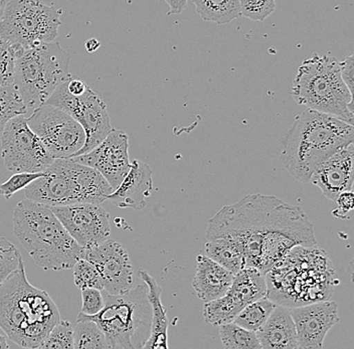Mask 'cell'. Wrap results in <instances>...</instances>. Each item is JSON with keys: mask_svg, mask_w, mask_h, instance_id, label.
Returning a JSON list of instances; mask_svg holds the SVG:
<instances>
[{"mask_svg": "<svg viewBox=\"0 0 354 349\" xmlns=\"http://www.w3.org/2000/svg\"><path fill=\"white\" fill-rule=\"evenodd\" d=\"M207 238L231 240L242 251L245 267L265 275L295 247L317 244L313 225L300 207L261 194L223 207L210 218Z\"/></svg>", "mask_w": 354, "mask_h": 349, "instance_id": "cell-1", "label": "cell"}, {"mask_svg": "<svg viewBox=\"0 0 354 349\" xmlns=\"http://www.w3.org/2000/svg\"><path fill=\"white\" fill-rule=\"evenodd\" d=\"M353 140V125L307 108L283 138L281 163L296 180L310 182L319 163Z\"/></svg>", "mask_w": 354, "mask_h": 349, "instance_id": "cell-2", "label": "cell"}, {"mask_svg": "<svg viewBox=\"0 0 354 349\" xmlns=\"http://www.w3.org/2000/svg\"><path fill=\"white\" fill-rule=\"evenodd\" d=\"M59 320L54 300L28 282L24 262L0 284V328L17 346L39 348Z\"/></svg>", "mask_w": 354, "mask_h": 349, "instance_id": "cell-3", "label": "cell"}, {"mask_svg": "<svg viewBox=\"0 0 354 349\" xmlns=\"http://www.w3.org/2000/svg\"><path fill=\"white\" fill-rule=\"evenodd\" d=\"M268 297L276 304L302 306L328 300L334 270L324 251L297 246L266 274Z\"/></svg>", "mask_w": 354, "mask_h": 349, "instance_id": "cell-4", "label": "cell"}, {"mask_svg": "<svg viewBox=\"0 0 354 349\" xmlns=\"http://www.w3.org/2000/svg\"><path fill=\"white\" fill-rule=\"evenodd\" d=\"M12 223L15 237L44 270H70L81 257V247L48 205L26 198L15 207Z\"/></svg>", "mask_w": 354, "mask_h": 349, "instance_id": "cell-5", "label": "cell"}, {"mask_svg": "<svg viewBox=\"0 0 354 349\" xmlns=\"http://www.w3.org/2000/svg\"><path fill=\"white\" fill-rule=\"evenodd\" d=\"M113 191L96 169L72 158H57L44 170V176L24 189L28 200L48 207L73 203H98Z\"/></svg>", "mask_w": 354, "mask_h": 349, "instance_id": "cell-6", "label": "cell"}, {"mask_svg": "<svg viewBox=\"0 0 354 349\" xmlns=\"http://www.w3.org/2000/svg\"><path fill=\"white\" fill-rule=\"evenodd\" d=\"M292 97L299 105L353 125V94L342 81L340 62L314 54L305 59L293 81Z\"/></svg>", "mask_w": 354, "mask_h": 349, "instance_id": "cell-7", "label": "cell"}, {"mask_svg": "<svg viewBox=\"0 0 354 349\" xmlns=\"http://www.w3.org/2000/svg\"><path fill=\"white\" fill-rule=\"evenodd\" d=\"M105 305L97 314L80 313L77 320L96 322L110 349H142L151 332V305L147 285H138L121 295L106 294Z\"/></svg>", "mask_w": 354, "mask_h": 349, "instance_id": "cell-8", "label": "cell"}, {"mask_svg": "<svg viewBox=\"0 0 354 349\" xmlns=\"http://www.w3.org/2000/svg\"><path fill=\"white\" fill-rule=\"evenodd\" d=\"M17 46L13 83L28 112L46 103L70 74L71 57L59 43Z\"/></svg>", "mask_w": 354, "mask_h": 349, "instance_id": "cell-9", "label": "cell"}, {"mask_svg": "<svg viewBox=\"0 0 354 349\" xmlns=\"http://www.w3.org/2000/svg\"><path fill=\"white\" fill-rule=\"evenodd\" d=\"M61 12L41 0H10L0 21V37L12 45L32 48L54 41Z\"/></svg>", "mask_w": 354, "mask_h": 349, "instance_id": "cell-10", "label": "cell"}, {"mask_svg": "<svg viewBox=\"0 0 354 349\" xmlns=\"http://www.w3.org/2000/svg\"><path fill=\"white\" fill-rule=\"evenodd\" d=\"M26 119L33 133L54 159L74 158L85 144L83 127L59 107L41 104Z\"/></svg>", "mask_w": 354, "mask_h": 349, "instance_id": "cell-11", "label": "cell"}, {"mask_svg": "<svg viewBox=\"0 0 354 349\" xmlns=\"http://www.w3.org/2000/svg\"><path fill=\"white\" fill-rule=\"evenodd\" d=\"M66 81L55 90L46 103L64 110L83 127L86 140L77 153L76 156H79L99 145L113 128L107 106L99 93L88 87L81 96H74L66 89Z\"/></svg>", "mask_w": 354, "mask_h": 349, "instance_id": "cell-12", "label": "cell"}, {"mask_svg": "<svg viewBox=\"0 0 354 349\" xmlns=\"http://www.w3.org/2000/svg\"><path fill=\"white\" fill-rule=\"evenodd\" d=\"M1 156L11 172L44 171L54 158L28 124L24 115L8 121L2 130Z\"/></svg>", "mask_w": 354, "mask_h": 349, "instance_id": "cell-13", "label": "cell"}, {"mask_svg": "<svg viewBox=\"0 0 354 349\" xmlns=\"http://www.w3.org/2000/svg\"><path fill=\"white\" fill-rule=\"evenodd\" d=\"M50 207L82 249L97 246L109 238L110 216L98 203H73Z\"/></svg>", "mask_w": 354, "mask_h": 349, "instance_id": "cell-14", "label": "cell"}, {"mask_svg": "<svg viewBox=\"0 0 354 349\" xmlns=\"http://www.w3.org/2000/svg\"><path fill=\"white\" fill-rule=\"evenodd\" d=\"M80 259L87 260L96 267L106 293L121 295L133 288L131 261L120 243L107 238L97 246L82 249Z\"/></svg>", "mask_w": 354, "mask_h": 349, "instance_id": "cell-15", "label": "cell"}, {"mask_svg": "<svg viewBox=\"0 0 354 349\" xmlns=\"http://www.w3.org/2000/svg\"><path fill=\"white\" fill-rule=\"evenodd\" d=\"M128 150L129 138L127 134L122 130L112 129L96 147L72 159L99 171L114 191L127 176L131 167Z\"/></svg>", "mask_w": 354, "mask_h": 349, "instance_id": "cell-16", "label": "cell"}, {"mask_svg": "<svg viewBox=\"0 0 354 349\" xmlns=\"http://www.w3.org/2000/svg\"><path fill=\"white\" fill-rule=\"evenodd\" d=\"M296 327L298 348L320 349L327 332L339 322L335 302L324 300L290 309Z\"/></svg>", "mask_w": 354, "mask_h": 349, "instance_id": "cell-17", "label": "cell"}, {"mask_svg": "<svg viewBox=\"0 0 354 349\" xmlns=\"http://www.w3.org/2000/svg\"><path fill=\"white\" fill-rule=\"evenodd\" d=\"M353 143L340 148L335 153L323 160L314 169L310 182L319 187L325 198L335 202L343 191H353Z\"/></svg>", "mask_w": 354, "mask_h": 349, "instance_id": "cell-18", "label": "cell"}, {"mask_svg": "<svg viewBox=\"0 0 354 349\" xmlns=\"http://www.w3.org/2000/svg\"><path fill=\"white\" fill-rule=\"evenodd\" d=\"M153 171L149 165L141 160H133L127 176L109 196L115 207L120 209H133L140 211L146 205V198H149L153 189L152 180Z\"/></svg>", "mask_w": 354, "mask_h": 349, "instance_id": "cell-19", "label": "cell"}, {"mask_svg": "<svg viewBox=\"0 0 354 349\" xmlns=\"http://www.w3.org/2000/svg\"><path fill=\"white\" fill-rule=\"evenodd\" d=\"M234 274L205 255L196 258V273L192 287L201 301L209 302L223 297L231 287Z\"/></svg>", "mask_w": 354, "mask_h": 349, "instance_id": "cell-20", "label": "cell"}, {"mask_svg": "<svg viewBox=\"0 0 354 349\" xmlns=\"http://www.w3.org/2000/svg\"><path fill=\"white\" fill-rule=\"evenodd\" d=\"M263 349L298 348L296 327L289 307L277 304L262 327L256 331Z\"/></svg>", "mask_w": 354, "mask_h": 349, "instance_id": "cell-21", "label": "cell"}, {"mask_svg": "<svg viewBox=\"0 0 354 349\" xmlns=\"http://www.w3.org/2000/svg\"><path fill=\"white\" fill-rule=\"evenodd\" d=\"M141 279L147 285L148 299L151 305L152 321L151 332L143 348L158 349L168 348L167 328L168 321L166 311L161 303L162 289L157 284L156 280L148 272L139 271Z\"/></svg>", "mask_w": 354, "mask_h": 349, "instance_id": "cell-22", "label": "cell"}, {"mask_svg": "<svg viewBox=\"0 0 354 349\" xmlns=\"http://www.w3.org/2000/svg\"><path fill=\"white\" fill-rule=\"evenodd\" d=\"M227 293L243 306L268 297L266 275L254 267H245L234 274L231 287Z\"/></svg>", "mask_w": 354, "mask_h": 349, "instance_id": "cell-23", "label": "cell"}, {"mask_svg": "<svg viewBox=\"0 0 354 349\" xmlns=\"http://www.w3.org/2000/svg\"><path fill=\"white\" fill-rule=\"evenodd\" d=\"M205 256L220 264L232 274L245 268V261L242 251L227 238H210L205 243Z\"/></svg>", "mask_w": 354, "mask_h": 349, "instance_id": "cell-24", "label": "cell"}, {"mask_svg": "<svg viewBox=\"0 0 354 349\" xmlns=\"http://www.w3.org/2000/svg\"><path fill=\"white\" fill-rule=\"evenodd\" d=\"M205 21L227 24L241 17L240 0H192Z\"/></svg>", "mask_w": 354, "mask_h": 349, "instance_id": "cell-25", "label": "cell"}, {"mask_svg": "<svg viewBox=\"0 0 354 349\" xmlns=\"http://www.w3.org/2000/svg\"><path fill=\"white\" fill-rule=\"evenodd\" d=\"M243 307L241 302L227 293L218 299L205 302L203 305V317L210 326H221L234 322V318Z\"/></svg>", "mask_w": 354, "mask_h": 349, "instance_id": "cell-26", "label": "cell"}, {"mask_svg": "<svg viewBox=\"0 0 354 349\" xmlns=\"http://www.w3.org/2000/svg\"><path fill=\"white\" fill-rule=\"evenodd\" d=\"M276 305L269 297L257 300L243 307L242 311L234 318V322L248 330L256 332L267 321Z\"/></svg>", "mask_w": 354, "mask_h": 349, "instance_id": "cell-27", "label": "cell"}, {"mask_svg": "<svg viewBox=\"0 0 354 349\" xmlns=\"http://www.w3.org/2000/svg\"><path fill=\"white\" fill-rule=\"evenodd\" d=\"M220 337L223 346L227 349H262L258 335L234 322L223 324Z\"/></svg>", "mask_w": 354, "mask_h": 349, "instance_id": "cell-28", "label": "cell"}, {"mask_svg": "<svg viewBox=\"0 0 354 349\" xmlns=\"http://www.w3.org/2000/svg\"><path fill=\"white\" fill-rule=\"evenodd\" d=\"M75 349H108L109 344L102 329L92 320H77L74 327Z\"/></svg>", "mask_w": 354, "mask_h": 349, "instance_id": "cell-29", "label": "cell"}, {"mask_svg": "<svg viewBox=\"0 0 354 349\" xmlns=\"http://www.w3.org/2000/svg\"><path fill=\"white\" fill-rule=\"evenodd\" d=\"M26 114L28 109L15 86H0V134L8 121Z\"/></svg>", "mask_w": 354, "mask_h": 349, "instance_id": "cell-30", "label": "cell"}, {"mask_svg": "<svg viewBox=\"0 0 354 349\" xmlns=\"http://www.w3.org/2000/svg\"><path fill=\"white\" fill-rule=\"evenodd\" d=\"M70 348H74V327L66 320H59L39 346V349Z\"/></svg>", "mask_w": 354, "mask_h": 349, "instance_id": "cell-31", "label": "cell"}, {"mask_svg": "<svg viewBox=\"0 0 354 349\" xmlns=\"http://www.w3.org/2000/svg\"><path fill=\"white\" fill-rule=\"evenodd\" d=\"M75 284L80 290L96 288L103 291V282L96 267L85 259H79L73 267Z\"/></svg>", "mask_w": 354, "mask_h": 349, "instance_id": "cell-32", "label": "cell"}, {"mask_svg": "<svg viewBox=\"0 0 354 349\" xmlns=\"http://www.w3.org/2000/svg\"><path fill=\"white\" fill-rule=\"evenodd\" d=\"M17 46L0 37V86L12 85Z\"/></svg>", "mask_w": 354, "mask_h": 349, "instance_id": "cell-33", "label": "cell"}, {"mask_svg": "<svg viewBox=\"0 0 354 349\" xmlns=\"http://www.w3.org/2000/svg\"><path fill=\"white\" fill-rule=\"evenodd\" d=\"M22 261L21 253L17 247L0 236V284L10 273L19 268Z\"/></svg>", "mask_w": 354, "mask_h": 349, "instance_id": "cell-34", "label": "cell"}, {"mask_svg": "<svg viewBox=\"0 0 354 349\" xmlns=\"http://www.w3.org/2000/svg\"><path fill=\"white\" fill-rule=\"evenodd\" d=\"M276 8V0H240L241 15L254 21H264Z\"/></svg>", "mask_w": 354, "mask_h": 349, "instance_id": "cell-35", "label": "cell"}, {"mask_svg": "<svg viewBox=\"0 0 354 349\" xmlns=\"http://www.w3.org/2000/svg\"><path fill=\"white\" fill-rule=\"evenodd\" d=\"M43 176L44 171L17 172L11 176L10 180L0 185V196H3L6 200H10L13 194L26 189L32 181L41 178Z\"/></svg>", "mask_w": 354, "mask_h": 349, "instance_id": "cell-36", "label": "cell"}, {"mask_svg": "<svg viewBox=\"0 0 354 349\" xmlns=\"http://www.w3.org/2000/svg\"><path fill=\"white\" fill-rule=\"evenodd\" d=\"M82 291V313L92 316L97 314L105 305L103 294L96 288H87Z\"/></svg>", "mask_w": 354, "mask_h": 349, "instance_id": "cell-37", "label": "cell"}, {"mask_svg": "<svg viewBox=\"0 0 354 349\" xmlns=\"http://www.w3.org/2000/svg\"><path fill=\"white\" fill-rule=\"evenodd\" d=\"M337 209L332 211L336 218H345L354 207V194L353 191H343L336 198Z\"/></svg>", "mask_w": 354, "mask_h": 349, "instance_id": "cell-38", "label": "cell"}, {"mask_svg": "<svg viewBox=\"0 0 354 349\" xmlns=\"http://www.w3.org/2000/svg\"><path fill=\"white\" fill-rule=\"evenodd\" d=\"M340 75H342V81L344 82L346 87L353 94L354 86V56L344 57L342 62H340Z\"/></svg>", "mask_w": 354, "mask_h": 349, "instance_id": "cell-39", "label": "cell"}, {"mask_svg": "<svg viewBox=\"0 0 354 349\" xmlns=\"http://www.w3.org/2000/svg\"><path fill=\"white\" fill-rule=\"evenodd\" d=\"M88 86L81 79L70 78L66 81V89L74 96H81L87 90Z\"/></svg>", "mask_w": 354, "mask_h": 349, "instance_id": "cell-40", "label": "cell"}, {"mask_svg": "<svg viewBox=\"0 0 354 349\" xmlns=\"http://www.w3.org/2000/svg\"><path fill=\"white\" fill-rule=\"evenodd\" d=\"M166 3L169 6L168 15H179L185 10L187 6L188 0H165Z\"/></svg>", "mask_w": 354, "mask_h": 349, "instance_id": "cell-41", "label": "cell"}, {"mask_svg": "<svg viewBox=\"0 0 354 349\" xmlns=\"http://www.w3.org/2000/svg\"><path fill=\"white\" fill-rule=\"evenodd\" d=\"M85 48L86 50H88V53H94L95 50H98V48H100V43L98 39H88V41H86Z\"/></svg>", "mask_w": 354, "mask_h": 349, "instance_id": "cell-42", "label": "cell"}, {"mask_svg": "<svg viewBox=\"0 0 354 349\" xmlns=\"http://www.w3.org/2000/svg\"><path fill=\"white\" fill-rule=\"evenodd\" d=\"M10 348L8 341H6V337L3 335L0 334V349Z\"/></svg>", "mask_w": 354, "mask_h": 349, "instance_id": "cell-43", "label": "cell"}, {"mask_svg": "<svg viewBox=\"0 0 354 349\" xmlns=\"http://www.w3.org/2000/svg\"><path fill=\"white\" fill-rule=\"evenodd\" d=\"M6 0H0V21H1L2 15H3L4 8H6Z\"/></svg>", "mask_w": 354, "mask_h": 349, "instance_id": "cell-44", "label": "cell"}]
</instances>
